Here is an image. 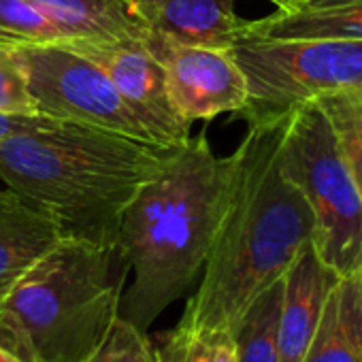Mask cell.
Segmentation results:
<instances>
[{
  "instance_id": "obj_25",
  "label": "cell",
  "mask_w": 362,
  "mask_h": 362,
  "mask_svg": "<svg viewBox=\"0 0 362 362\" xmlns=\"http://www.w3.org/2000/svg\"><path fill=\"white\" fill-rule=\"evenodd\" d=\"M0 362H24V360L18 358L16 354H11L9 349H5L3 345H0Z\"/></svg>"
},
{
  "instance_id": "obj_24",
  "label": "cell",
  "mask_w": 362,
  "mask_h": 362,
  "mask_svg": "<svg viewBox=\"0 0 362 362\" xmlns=\"http://www.w3.org/2000/svg\"><path fill=\"white\" fill-rule=\"evenodd\" d=\"M343 3H362V0H305V7H328V5H343Z\"/></svg>"
},
{
  "instance_id": "obj_14",
  "label": "cell",
  "mask_w": 362,
  "mask_h": 362,
  "mask_svg": "<svg viewBox=\"0 0 362 362\" xmlns=\"http://www.w3.org/2000/svg\"><path fill=\"white\" fill-rule=\"evenodd\" d=\"M303 362H362V271L328 288Z\"/></svg>"
},
{
  "instance_id": "obj_23",
  "label": "cell",
  "mask_w": 362,
  "mask_h": 362,
  "mask_svg": "<svg viewBox=\"0 0 362 362\" xmlns=\"http://www.w3.org/2000/svg\"><path fill=\"white\" fill-rule=\"evenodd\" d=\"M271 5H275L277 11H296L305 7V0H269Z\"/></svg>"
},
{
  "instance_id": "obj_3",
  "label": "cell",
  "mask_w": 362,
  "mask_h": 362,
  "mask_svg": "<svg viewBox=\"0 0 362 362\" xmlns=\"http://www.w3.org/2000/svg\"><path fill=\"white\" fill-rule=\"evenodd\" d=\"M173 149L49 119L0 141V181L54 214L66 237L115 250L124 209Z\"/></svg>"
},
{
  "instance_id": "obj_8",
  "label": "cell",
  "mask_w": 362,
  "mask_h": 362,
  "mask_svg": "<svg viewBox=\"0 0 362 362\" xmlns=\"http://www.w3.org/2000/svg\"><path fill=\"white\" fill-rule=\"evenodd\" d=\"M147 41V39H145ZM145 41H64L94 62L119 92L134 117L151 139L164 147H179L190 141V126L168 96L164 69Z\"/></svg>"
},
{
  "instance_id": "obj_22",
  "label": "cell",
  "mask_w": 362,
  "mask_h": 362,
  "mask_svg": "<svg viewBox=\"0 0 362 362\" xmlns=\"http://www.w3.org/2000/svg\"><path fill=\"white\" fill-rule=\"evenodd\" d=\"M49 119L47 115H11V113H0V141H5L7 136L16 134V132H24L30 128H39L45 126Z\"/></svg>"
},
{
  "instance_id": "obj_1",
  "label": "cell",
  "mask_w": 362,
  "mask_h": 362,
  "mask_svg": "<svg viewBox=\"0 0 362 362\" xmlns=\"http://www.w3.org/2000/svg\"><path fill=\"white\" fill-rule=\"evenodd\" d=\"M286 117L247 124L245 139L233 151L230 190L201 284L168 337L233 334L250 305L284 279L313 239V214L279 166Z\"/></svg>"
},
{
  "instance_id": "obj_6",
  "label": "cell",
  "mask_w": 362,
  "mask_h": 362,
  "mask_svg": "<svg viewBox=\"0 0 362 362\" xmlns=\"http://www.w3.org/2000/svg\"><path fill=\"white\" fill-rule=\"evenodd\" d=\"M230 54L247 83V103L237 113L247 124L324 96L362 92V41L241 37Z\"/></svg>"
},
{
  "instance_id": "obj_10",
  "label": "cell",
  "mask_w": 362,
  "mask_h": 362,
  "mask_svg": "<svg viewBox=\"0 0 362 362\" xmlns=\"http://www.w3.org/2000/svg\"><path fill=\"white\" fill-rule=\"evenodd\" d=\"M64 237L45 207L11 188L0 190V300Z\"/></svg>"
},
{
  "instance_id": "obj_4",
  "label": "cell",
  "mask_w": 362,
  "mask_h": 362,
  "mask_svg": "<svg viewBox=\"0 0 362 362\" xmlns=\"http://www.w3.org/2000/svg\"><path fill=\"white\" fill-rule=\"evenodd\" d=\"M117 252L64 237L0 300V345L24 362H81L119 315Z\"/></svg>"
},
{
  "instance_id": "obj_12",
  "label": "cell",
  "mask_w": 362,
  "mask_h": 362,
  "mask_svg": "<svg viewBox=\"0 0 362 362\" xmlns=\"http://www.w3.org/2000/svg\"><path fill=\"white\" fill-rule=\"evenodd\" d=\"M332 275L309 241L284 275L279 305V362H303L322 317Z\"/></svg>"
},
{
  "instance_id": "obj_9",
  "label": "cell",
  "mask_w": 362,
  "mask_h": 362,
  "mask_svg": "<svg viewBox=\"0 0 362 362\" xmlns=\"http://www.w3.org/2000/svg\"><path fill=\"white\" fill-rule=\"evenodd\" d=\"M147 47L164 69L168 96L188 124L239 113L247 103V83L230 49L184 45L149 33Z\"/></svg>"
},
{
  "instance_id": "obj_5",
  "label": "cell",
  "mask_w": 362,
  "mask_h": 362,
  "mask_svg": "<svg viewBox=\"0 0 362 362\" xmlns=\"http://www.w3.org/2000/svg\"><path fill=\"white\" fill-rule=\"evenodd\" d=\"M281 173L305 197L313 220V250L337 277L362 271V194L328 117L315 105L288 113L279 143Z\"/></svg>"
},
{
  "instance_id": "obj_19",
  "label": "cell",
  "mask_w": 362,
  "mask_h": 362,
  "mask_svg": "<svg viewBox=\"0 0 362 362\" xmlns=\"http://www.w3.org/2000/svg\"><path fill=\"white\" fill-rule=\"evenodd\" d=\"M158 362H237L235 341L230 332L199 334L186 339H164L162 347H156Z\"/></svg>"
},
{
  "instance_id": "obj_26",
  "label": "cell",
  "mask_w": 362,
  "mask_h": 362,
  "mask_svg": "<svg viewBox=\"0 0 362 362\" xmlns=\"http://www.w3.org/2000/svg\"><path fill=\"white\" fill-rule=\"evenodd\" d=\"M147 362H158V356H156V349H153V343H151V356H149V360Z\"/></svg>"
},
{
  "instance_id": "obj_17",
  "label": "cell",
  "mask_w": 362,
  "mask_h": 362,
  "mask_svg": "<svg viewBox=\"0 0 362 362\" xmlns=\"http://www.w3.org/2000/svg\"><path fill=\"white\" fill-rule=\"evenodd\" d=\"M330 122L341 153L362 194V92L332 94L315 100Z\"/></svg>"
},
{
  "instance_id": "obj_7",
  "label": "cell",
  "mask_w": 362,
  "mask_h": 362,
  "mask_svg": "<svg viewBox=\"0 0 362 362\" xmlns=\"http://www.w3.org/2000/svg\"><path fill=\"white\" fill-rule=\"evenodd\" d=\"M7 45L26 75L28 92L41 115L156 143L109 77L73 47L64 43Z\"/></svg>"
},
{
  "instance_id": "obj_15",
  "label": "cell",
  "mask_w": 362,
  "mask_h": 362,
  "mask_svg": "<svg viewBox=\"0 0 362 362\" xmlns=\"http://www.w3.org/2000/svg\"><path fill=\"white\" fill-rule=\"evenodd\" d=\"M241 37L362 41V3L275 11L260 20H247Z\"/></svg>"
},
{
  "instance_id": "obj_18",
  "label": "cell",
  "mask_w": 362,
  "mask_h": 362,
  "mask_svg": "<svg viewBox=\"0 0 362 362\" xmlns=\"http://www.w3.org/2000/svg\"><path fill=\"white\" fill-rule=\"evenodd\" d=\"M0 43H62V35L30 0H0Z\"/></svg>"
},
{
  "instance_id": "obj_2",
  "label": "cell",
  "mask_w": 362,
  "mask_h": 362,
  "mask_svg": "<svg viewBox=\"0 0 362 362\" xmlns=\"http://www.w3.org/2000/svg\"><path fill=\"white\" fill-rule=\"evenodd\" d=\"M235 158H218L207 130L173 149L119 218L115 252L132 271L119 317L141 332L201 275L233 179Z\"/></svg>"
},
{
  "instance_id": "obj_20",
  "label": "cell",
  "mask_w": 362,
  "mask_h": 362,
  "mask_svg": "<svg viewBox=\"0 0 362 362\" xmlns=\"http://www.w3.org/2000/svg\"><path fill=\"white\" fill-rule=\"evenodd\" d=\"M149 356L151 341L145 332L117 315L105 339L81 362H147Z\"/></svg>"
},
{
  "instance_id": "obj_21",
  "label": "cell",
  "mask_w": 362,
  "mask_h": 362,
  "mask_svg": "<svg viewBox=\"0 0 362 362\" xmlns=\"http://www.w3.org/2000/svg\"><path fill=\"white\" fill-rule=\"evenodd\" d=\"M0 113L39 115L26 75L7 43H0Z\"/></svg>"
},
{
  "instance_id": "obj_13",
  "label": "cell",
  "mask_w": 362,
  "mask_h": 362,
  "mask_svg": "<svg viewBox=\"0 0 362 362\" xmlns=\"http://www.w3.org/2000/svg\"><path fill=\"white\" fill-rule=\"evenodd\" d=\"M64 41H126L149 37L132 0H30Z\"/></svg>"
},
{
  "instance_id": "obj_16",
  "label": "cell",
  "mask_w": 362,
  "mask_h": 362,
  "mask_svg": "<svg viewBox=\"0 0 362 362\" xmlns=\"http://www.w3.org/2000/svg\"><path fill=\"white\" fill-rule=\"evenodd\" d=\"M284 279L264 290L233 330L237 362H279V305Z\"/></svg>"
},
{
  "instance_id": "obj_11",
  "label": "cell",
  "mask_w": 362,
  "mask_h": 362,
  "mask_svg": "<svg viewBox=\"0 0 362 362\" xmlns=\"http://www.w3.org/2000/svg\"><path fill=\"white\" fill-rule=\"evenodd\" d=\"M149 33L184 45L230 49L247 20L237 0H132Z\"/></svg>"
}]
</instances>
